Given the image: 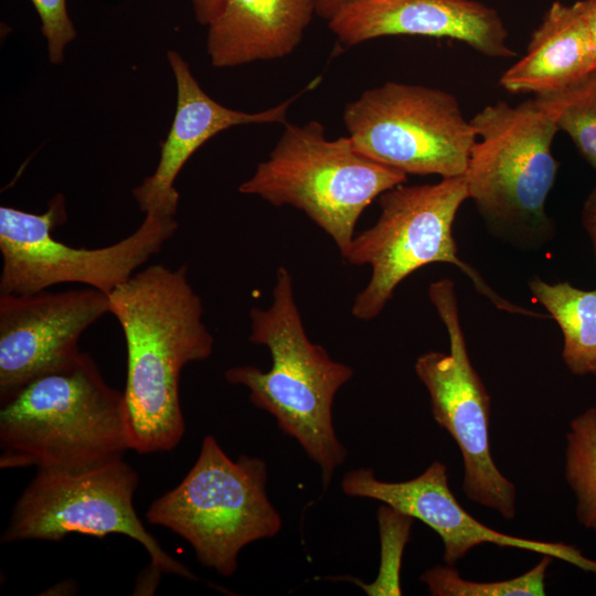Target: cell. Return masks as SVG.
Returning a JSON list of instances; mask_svg holds the SVG:
<instances>
[{
  "mask_svg": "<svg viewBox=\"0 0 596 596\" xmlns=\"http://www.w3.org/2000/svg\"><path fill=\"white\" fill-rule=\"evenodd\" d=\"M582 223L592 242L596 260V185L586 198L582 210Z\"/></svg>",
  "mask_w": 596,
  "mask_h": 596,
  "instance_id": "obj_23",
  "label": "cell"
},
{
  "mask_svg": "<svg viewBox=\"0 0 596 596\" xmlns=\"http://www.w3.org/2000/svg\"><path fill=\"white\" fill-rule=\"evenodd\" d=\"M470 123L469 199L496 237L521 249L543 247L555 233L545 210L558 170L551 150L555 123L534 98L488 105Z\"/></svg>",
  "mask_w": 596,
  "mask_h": 596,
  "instance_id": "obj_4",
  "label": "cell"
},
{
  "mask_svg": "<svg viewBox=\"0 0 596 596\" xmlns=\"http://www.w3.org/2000/svg\"><path fill=\"white\" fill-rule=\"evenodd\" d=\"M316 14V0H224L206 26L212 66L236 67L292 53Z\"/></svg>",
  "mask_w": 596,
  "mask_h": 596,
  "instance_id": "obj_16",
  "label": "cell"
},
{
  "mask_svg": "<svg viewBox=\"0 0 596 596\" xmlns=\"http://www.w3.org/2000/svg\"><path fill=\"white\" fill-rule=\"evenodd\" d=\"M407 174L355 149L349 136L328 139L318 120L285 124L268 158L238 191L272 205L302 211L334 242L343 256L363 211Z\"/></svg>",
  "mask_w": 596,
  "mask_h": 596,
  "instance_id": "obj_5",
  "label": "cell"
},
{
  "mask_svg": "<svg viewBox=\"0 0 596 596\" xmlns=\"http://www.w3.org/2000/svg\"><path fill=\"white\" fill-rule=\"evenodd\" d=\"M138 483V472L123 458L77 470H36L13 505L1 542H56L71 533L123 534L142 545L157 574L196 579L138 518L134 508Z\"/></svg>",
  "mask_w": 596,
  "mask_h": 596,
  "instance_id": "obj_8",
  "label": "cell"
},
{
  "mask_svg": "<svg viewBox=\"0 0 596 596\" xmlns=\"http://www.w3.org/2000/svg\"><path fill=\"white\" fill-rule=\"evenodd\" d=\"M341 489L347 496L377 500L428 525L441 539L443 558L448 565L454 566L473 547L491 543L550 555L596 574V561L586 557L576 546L509 535L471 517L451 492L447 467L440 461L432 462L416 478L401 482L382 481L372 469L356 468L344 475Z\"/></svg>",
  "mask_w": 596,
  "mask_h": 596,
  "instance_id": "obj_13",
  "label": "cell"
},
{
  "mask_svg": "<svg viewBox=\"0 0 596 596\" xmlns=\"http://www.w3.org/2000/svg\"><path fill=\"white\" fill-rule=\"evenodd\" d=\"M266 481L263 459L242 455L232 460L206 435L189 472L151 503L146 518L184 539L204 566L231 576L243 547L281 529Z\"/></svg>",
  "mask_w": 596,
  "mask_h": 596,
  "instance_id": "obj_7",
  "label": "cell"
},
{
  "mask_svg": "<svg viewBox=\"0 0 596 596\" xmlns=\"http://www.w3.org/2000/svg\"><path fill=\"white\" fill-rule=\"evenodd\" d=\"M552 556L543 555L526 573L498 582H472L464 579L453 565H437L426 570L421 581L434 596H543L546 571Z\"/></svg>",
  "mask_w": 596,
  "mask_h": 596,
  "instance_id": "obj_21",
  "label": "cell"
},
{
  "mask_svg": "<svg viewBox=\"0 0 596 596\" xmlns=\"http://www.w3.org/2000/svg\"><path fill=\"white\" fill-rule=\"evenodd\" d=\"M167 58L175 79L177 106L155 171L132 190L139 210L145 215L174 217L179 193L175 179L187 161L207 140L221 131L241 125L286 124L289 107L304 93L313 89L320 77L304 89L268 109L248 113L223 106L210 97L194 77L188 62L174 50Z\"/></svg>",
  "mask_w": 596,
  "mask_h": 596,
  "instance_id": "obj_14",
  "label": "cell"
},
{
  "mask_svg": "<svg viewBox=\"0 0 596 596\" xmlns=\"http://www.w3.org/2000/svg\"><path fill=\"white\" fill-rule=\"evenodd\" d=\"M528 285L562 331V359L570 372L596 375V289H581L567 281L550 284L539 276Z\"/></svg>",
  "mask_w": 596,
  "mask_h": 596,
  "instance_id": "obj_18",
  "label": "cell"
},
{
  "mask_svg": "<svg viewBox=\"0 0 596 596\" xmlns=\"http://www.w3.org/2000/svg\"><path fill=\"white\" fill-rule=\"evenodd\" d=\"M595 71L582 1H555L534 30L525 54L500 77L512 94L539 95L570 86Z\"/></svg>",
  "mask_w": 596,
  "mask_h": 596,
  "instance_id": "obj_17",
  "label": "cell"
},
{
  "mask_svg": "<svg viewBox=\"0 0 596 596\" xmlns=\"http://www.w3.org/2000/svg\"><path fill=\"white\" fill-rule=\"evenodd\" d=\"M328 23L344 46L382 36L421 35L461 41L489 57L515 55L499 13L475 0H359Z\"/></svg>",
  "mask_w": 596,
  "mask_h": 596,
  "instance_id": "obj_15",
  "label": "cell"
},
{
  "mask_svg": "<svg viewBox=\"0 0 596 596\" xmlns=\"http://www.w3.org/2000/svg\"><path fill=\"white\" fill-rule=\"evenodd\" d=\"M596 173V71L564 88L534 95Z\"/></svg>",
  "mask_w": 596,
  "mask_h": 596,
  "instance_id": "obj_19",
  "label": "cell"
},
{
  "mask_svg": "<svg viewBox=\"0 0 596 596\" xmlns=\"http://www.w3.org/2000/svg\"><path fill=\"white\" fill-rule=\"evenodd\" d=\"M596 71V0H581Z\"/></svg>",
  "mask_w": 596,
  "mask_h": 596,
  "instance_id": "obj_25",
  "label": "cell"
},
{
  "mask_svg": "<svg viewBox=\"0 0 596 596\" xmlns=\"http://www.w3.org/2000/svg\"><path fill=\"white\" fill-rule=\"evenodd\" d=\"M342 118L356 150L405 174L464 175L476 141L456 97L423 85L385 82L349 102Z\"/></svg>",
  "mask_w": 596,
  "mask_h": 596,
  "instance_id": "obj_10",
  "label": "cell"
},
{
  "mask_svg": "<svg viewBox=\"0 0 596 596\" xmlns=\"http://www.w3.org/2000/svg\"><path fill=\"white\" fill-rule=\"evenodd\" d=\"M67 221L61 193L35 214L0 206V294H33L54 285L79 283L107 296L137 268L159 253L174 235V217L145 215L134 233L100 248H77L54 238L55 227Z\"/></svg>",
  "mask_w": 596,
  "mask_h": 596,
  "instance_id": "obj_9",
  "label": "cell"
},
{
  "mask_svg": "<svg viewBox=\"0 0 596 596\" xmlns=\"http://www.w3.org/2000/svg\"><path fill=\"white\" fill-rule=\"evenodd\" d=\"M359 0H316V14L329 21L343 8Z\"/></svg>",
  "mask_w": 596,
  "mask_h": 596,
  "instance_id": "obj_26",
  "label": "cell"
},
{
  "mask_svg": "<svg viewBox=\"0 0 596 596\" xmlns=\"http://www.w3.org/2000/svg\"><path fill=\"white\" fill-rule=\"evenodd\" d=\"M564 472L576 498L578 522L596 533V407L571 421Z\"/></svg>",
  "mask_w": 596,
  "mask_h": 596,
  "instance_id": "obj_20",
  "label": "cell"
},
{
  "mask_svg": "<svg viewBox=\"0 0 596 596\" xmlns=\"http://www.w3.org/2000/svg\"><path fill=\"white\" fill-rule=\"evenodd\" d=\"M196 21L207 26L219 14L224 0H190Z\"/></svg>",
  "mask_w": 596,
  "mask_h": 596,
  "instance_id": "obj_24",
  "label": "cell"
},
{
  "mask_svg": "<svg viewBox=\"0 0 596 596\" xmlns=\"http://www.w3.org/2000/svg\"><path fill=\"white\" fill-rule=\"evenodd\" d=\"M428 297L444 323L449 352L428 351L415 362L435 422L456 441L464 461L462 491L507 520L515 515V487L496 466L489 443L490 395L473 368L460 323L455 284L432 283Z\"/></svg>",
  "mask_w": 596,
  "mask_h": 596,
  "instance_id": "obj_11",
  "label": "cell"
},
{
  "mask_svg": "<svg viewBox=\"0 0 596 596\" xmlns=\"http://www.w3.org/2000/svg\"><path fill=\"white\" fill-rule=\"evenodd\" d=\"M0 404L1 469L77 470L131 450L124 392L86 352Z\"/></svg>",
  "mask_w": 596,
  "mask_h": 596,
  "instance_id": "obj_2",
  "label": "cell"
},
{
  "mask_svg": "<svg viewBox=\"0 0 596 596\" xmlns=\"http://www.w3.org/2000/svg\"><path fill=\"white\" fill-rule=\"evenodd\" d=\"M468 199L465 175L441 178L433 184L403 183L380 195L377 221L353 236L343 255L348 264L369 265L372 272L370 281L352 305L351 312L356 319L376 318L406 277L434 263L460 268L476 290L500 310L542 317L499 296L458 256L453 225L460 205Z\"/></svg>",
  "mask_w": 596,
  "mask_h": 596,
  "instance_id": "obj_6",
  "label": "cell"
},
{
  "mask_svg": "<svg viewBox=\"0 0 596 596\" xmlns=\"http://www.w3.org/2000/svg\"><path fill=\"white\" fill-rule=\"evenodd\" d=\"M127 350L124 390L131 450H172L184 435L179 382L184 365L206 360L214 338L187 266L150 265L108 295Z\"/></svg>",
  "mask_w": 596,
  "mask_h": 596,
  "instance_id": "obj_1",
  "label": "cell"
},
{
  "mask_svg": "<svg viewBox=\"0 0 596 596\" xmlns=\"http://www.w3.org/2000/svg\"><path fill=\"white\" fill-rule=\"evenodd\" d=\"M109 312L108 296L86 287L0 295V403L82 351V333Z\"/></svg>",
  "mask_w": 596,
  "mask_h": 596,
  "instance_id": "obj_12",
  "label": "cell"
},
{
  "mask_svg": "<svg viewBox=\"0 0 596 596\" xmlns=\"http://www.w3.org/2000/svg\"><path fill=\"white\" fill-rule=\"evenodd\" d=\"M249 319V341L268 349L272 366L267 371L233 366L225 371V379L247 387L252 404L272 414L279 429L300 444L320 467L326 489L348 454L333 427L332 406L353 369L332 360L323 347L309 340L290 272L284 266L276 273L272 305L253 307Z\"/></svg>",
  "mask_w": 596,
  "mask_h": 596,
  "instance_id": "obj_3",
  "label": "cell"
},
{
  "mask_svg": "<svg viewBox=\"0 0 596 596\" xmlns=\"http://www.w3.org/2000/svg\"><path fill=\"white\" fill-rule=\"evenodd\" d=\"M41 23L46 41L49 61L58 65L67 45L76 39V29L68 14L67 0H30Z\"/></svg>",
  "mask_w": 596,
  "mask_h": 596,
  "instance_id": "obj_22",
  "label": "cell"
}]
</instances>
